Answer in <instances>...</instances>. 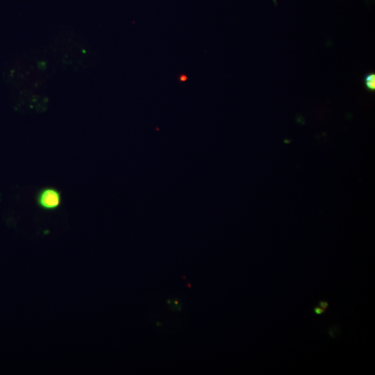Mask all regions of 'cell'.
<instances>
[{"label":"cell","mask_w":375,"mask_h":375,"mask_svg":"<svg viewBox=\"0 0 375 375\" xmlns=\"http://www.w3.org/2000/svg\"><path fill=\"white\" fill-rule=\"evenodd\" d=\"M38 205L44 210H54L59 207L61 203V194L54 188L42 189L36 198Z\"/></svg>","instance_id":"obj_1"},{"label":"cell","mask_w":375,"mask_h":375,"mask_svg":"<svg viewBox=\"0 0 375 375\" xmlns=\"http://www.w3.org/2000/svg\"><path fill=\"white\" fill-rule=\"evenodd\" d=\"M365 85L368 90L372 91L375 88V74L374 73L367 74L365 76Z\"/></svg>","instance_id":"obj_2"},{"label":"cell","mask_w":375,"mask_h":375,"mask_svg":"<svg viewBox=\"0 0 375 375\" xmlns=\"http://www.w3.org/2000/svg\"><path fill=\"white\" fill-rule=\"evenodd\" d=\"M313 311L317 315H320L324 314L326 310L321 308V307H319V306H315L313 308Z\"/></svg>","instance_id":"obj_3"},{"label":"cell","mask_w":375,"mask_h":375,"mask_svg":"<svg viewBox=\"0 0 375 375\" xmlns=\"http://www.w3.org/2000/svg\"><path fill=\"white\" fill-rule=\"evenodd\" d=\"M319 307L326 310L327 308L328 307V302L327 301H324V300H321L319 302V305H318Z\"/></svg>","instance_id":"obj_4"}]
</instances>
